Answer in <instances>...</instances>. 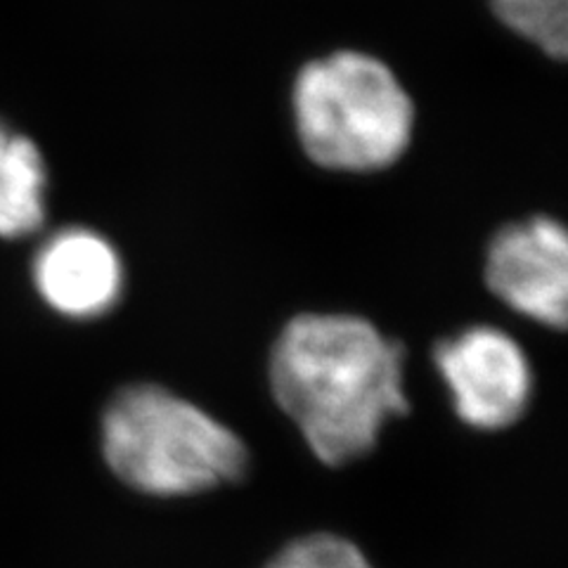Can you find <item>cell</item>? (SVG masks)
Listing matches in <instances>:
<instances>
[{"mask_svg":"<svg viewBox=\"0 0 568 568\" xmlns=\"http://www.w3.org/2000/svg\"><path fill=\"white\" fill-rule=\"evenodd\" d=\"M271 388L313 455L344 467L377 446L407 413L405 348L358 315L306 313L271 353Z\"/></svg>","mask_w":568,"mask_h":568,"instance_id":"1","label":"cell"},{"mask_svg":"<svg viewBox=\"0 0 568 568\" xmlns=\"http://www.w3.org/2000/svg\"><path fill=\"white\" fill-rule=\"evenodd\" d=\"M102 455L129 488L181 497L235 484L248 453L235 432L156 384L121 388L102 415Z\"/></svg>","mask_w":568,"mask_h":568,"instance_id":"2","label":"cell"},{"mask_svg":"<svg viewBox=\"0 0 568 568\" xmlns=\"http://www.w3.org/2000/svg\"><path fill=\"white\" fill-rule=\"evenodd\" d=\"M294 116L301 145L315 164L355 173L394 164L415 123L398 79L361 52H336L301 71Z\"/></svg>","mask_w":568,"mask_h":568,"instance_id":"3","label":"cell"},{"mask_svg":"<svg viewBox=\"0 0 568 568\" xmlns=\"http://www.w3.org/2000/svg\"><path fill=\"white\" fill-rule=\"evenodd\" d=\"M434 363L450 388L457 417L474 429H507L528 410L530 363L507 332L469 327L443 339L434 348Z\"/></svg>","mask_w":568,"mask_h":568,"instance_id":"4","label":"cell"},{"mask_svg":"<svg viewBox=\"0 0 568 568\" xmlns=\"http://www.w3.org/2000/svg\"><path fill=\"white\" fill-rule=\"evenodd\" d=\"M488 290L545 327L568 317V237L561 223L536 216L497 233L486 256Z\"/></svg>","mask_w":568,"mask_h":568,"instance_id":"5","label":"cell"},{"mask_svg":"<svg viewBox=\"0 0 568 568\" xmlns=\"http://www.w3.org/2000/svg\"><path fill=\"white\" fill-rule=\"evenodd\" d=\"M33 282L45 304L64 317L93 320L112 311L123 290L116 248L85 227H67L36 254Z\"/></svg>","mask_w":568,"mask_h":568,"instance_id":"6","label":"cell"},{"mask_svg":"<svg viewBox=\"0 0 568 568\" xmlns=\"http://www.w3.org/2000/svg\"><path fill=\"white\" fill-rule=\"evenodd\" d=\"M45 185L41 150L0 121V237H27L43 225Z\"/></svg>","mask_w":568,"mask_h":568,"instance_id":"7","label":"cell"},{"mask_svg":"<svg viewBox=\"0 0 568 568\" xmlns=\"http://www.w3.org/2000/svg\"><path fill=\"white\" fill-rule=\"evenodd\" d=\"M497 17L549 58L564 60L568 45V0H493Z\"/></svg>","mask_w":568,"mask_h":568,"instance_id":"8","label":"cell"},{"mask_svg":"<svg viewBox=\"0 0 568 568\" xmlns=\"http://www.w3.org/2000/svg\"><path fill=\"white\" fill-rule=\"evenodd\" d=\"M265 568H375L346 538L332 532H313V536L290 542L273 557Z\"/></svg>","mask_w":568,"mask_h":568,"instance_id":"9","label":"cell"}]
</instances>
